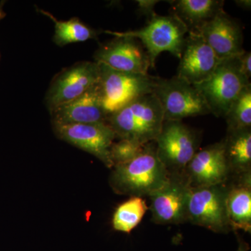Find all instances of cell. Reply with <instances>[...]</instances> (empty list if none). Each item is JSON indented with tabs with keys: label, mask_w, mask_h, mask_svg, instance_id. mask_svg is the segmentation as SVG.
Segmentation results:
<instances>
[{
	"label": "cell",
	"mask_w": 251,
	"mask_h": 251,
	"mask_svg": "<svg viewBox=\"0 0 251 251\" xmlns=\"http://www.w3.org/2000/svg\"><path fill=\"white\" fill-rule=\"evenodd\" d=\"M239 56L222 59L209 78L194 85L216 117H225L239 94L251 85L241 70Z\"/></svg>",
	"instance_id": "obj_5"
},
{
	"label": "cell",
	"mask_w": 251,
	"mask_h": 251,
	"mask_svg": "<svg viewBox=\"0 0 251 251\" xmlns=\"http://www.w3.org/2000/svg\"><path fill=\"white\" fill-rule=\"evenodd\" d=\"M179 59L176 76L193 85L209 78L221 61L196 31H188Z\"/></svg>",
	"instance_id": "obj_13"
},
{
	"label": "cell",
	"mask_w": 251,
	"mask_h": 251,
	"mask_svg": "<svg viewBox=\"0 0 251 251\" xmlns=\"http://www.w3.org/2000/svg\"><path fill=\"white\" fill-rule=\"evenodd\" d=\"M115 167L112 176L114 186L120 193L132 197L150 196L166 184L170 176L157 155L155 141L147 143L134 159Z\"/></svg>",
	"instance_id": "obj_1"
},
{
	"label": "cell",
	"mask_w": 251,
	"mask_h": 251,
	"mask_svg": "<svg viewBox=\"0 0 251 251\" xmlns=\"http://www.w3.org/2000/svg\"><path fill=\"white\" fill-rule=\"evenodd\" d=\"M174 14L194 31L224 11V1L220 0H176L170 1Z\"/></svg>",
	"instance_id": "obj_19"
},
{
	"label": "cell",
	"mask_w": 251,
	"mask_h": 251,
	"mask_svg": "<svg viewBox=\"0 0 251 251\" xmlns=\"http://www.w3.org/2000/svg\"><path fill=\"white\" fill-rule=\"evenodd\" d=\"M236 4L243 9L250 10L251 8V0H237L235 1Z\"/></svg>",
	"instance_id": "obj_26"
},
{
	"label": "cell",
	"mask_w": 251,
	"mask_h": 251,
	"mask_svg": "<svg viewBox=\"0 0 251 251\" xmlns=\"http://www.w3.org/2000/svg\"><path fill=\"white\" fill-rule=\"evenodd\" d=\"M237 183L229 185L227 211L231 229L251 232V173L239 175Z\"/></svg>",
	"instance_id": "obj_17"
},
{
	"label": "cell",
	"mask_w": 251,
	"mask_h": 251,
	"mask_svg": "<svg viewBox=\"0 0 251 251\" xmlns=\"http://www.w3.org/2000/svg\"><path fill=\"white\" fill-rule=\"evenodd\" d=\"M100 78V67L97 62H77L59 73L51 82L46 96L50 112L65 105L97 85Z\"/></svg>",
	"instance_id": "obj_9"
},
{
	"label": "cell",
	"mask_w": 251,
	"mask_h": 251,
	"mask_svg": "<svg viewBox=\"0 0 251 251\" xmlns=\"http://www.w3.org/2000/svg\"><path fill=\"white\" fill-rule=\"evenodd\" d=\"M194 31L202 36L221 60L237 57L245 51L242 29L224 11Z\"/></svg>",
	"instance_id": "obj_15"
},
{
	"label": "cell",
	"mask_w": 251,
	"mask_h": 251,
	"mask_svg": "<svg viewBox=\"0 0 251 251\" xmlns=\"http://www.w3.org/2000/svg\"><path fill=\"white\" fill-rule=\"evenodd\" d=\"M225 155L231 174L242 175L251 171V128L227 129L224 140Z\"/></svg>",
	"instance_id": "obj_18"
},
{
	"label": "cell",
	"mask_w": 251,
	"mask_h": 251,
	"mask_svg": "<svg viewBox=\"0 0 251 251\" xmlns=\"http://www.w3.org/2000/svg\"><path fill=\"white\" fill-rule=\"evenodd\" d=\"M53 126L61 139L94 155L109 168L113 166L110 149L116 135L108 123Z\"/></svg>",
	"instance_id": "obj_11"
},
{
	"label": "cell",
	"mask_w": 251,
	"mask_h": 251,
	"mask_svg": "<svg viewBox=\"0 0 251 251\" xmlns=\"http://www.w3.org/2000/svg\"><path fill=\"white\" fill-rule=\"evenodd\" d=\"M38 11L54 23L53 41L56 45L63 47L74 43L97 39L99 31L84 24L79 18H73L69 21H60L48 11L40 9Z\"/></svg>",
	"instance_id": "obj_20"
},
{
	"label": "cell",
	"mask_w": 251,
	"mask_h": 251,
	"mask_svg": "<svg viewBox=\"0 0 251 251\" xmlns=\"http://www.w3.org/2000/svg\"><path fill=\"white\" fill-rule=\"evenodd\" d=\"M50 114L53 125L107 123L108 120L100 103L98 84Z\"/></svg>",
	"instance_id": "obj_16"
},
{
	"label": "cell",
	"mask_w": 251,
	"mask_h": 251,
	"mask_svg": "<svg viewBox=\"0 0 251 251\" xmlns=\"http://www.w3.org/2000/svg\"><path fill=\"white\" fill-rule=\"evenodd\" d=\"M225 118L227 129L251 128V84L235 99Z\"/></svg>",
	"instance_id": "obj_22"
},
{
	"label": "cell",
	"mask_w": 251,
	"mask_h": 251,
	"mask_svg": "<svg viewBox=\"0 0 251 251\" xmlns=\"http://www.w3.org/2000/svg\"><path fill=\"white\" fill-rule=\"evenodd\" d=\"M188 31L187 26L173 14L168 16L156 14L148 20L145 27L137 30L123 32L106 30L104 32L115 37H132L141 41L153 68L157 57L165 51L180 59Z\"/></svg>",
	"instance_id": "obj_3"
},
{
	"label": "cell",
	"mask_w": 251,
	"mask_h": 251,
	"mask_svg": "<svg viewBox=\"0 0 251 251\" xmlns=\"http://www.w3.org/2000/svg\"><path fill=\"white\" fill-rule=\"evenodd\" d=\"M99 64V97L108 117L135 99L153 93L159 77L149 74L119 72L104 64Z\"/></svg>",
	"instance_id": "obj_4"
},
{
	"label": "cell",
	"mask_w": 251,
	"mask_h": 251,
	"mask_svg": "<svg viewBox=\"0 0 251 251\" xmlns=\"http://www.w3.org/2000/svg\"><path fill=\"white\" fill-rule=\"evenodd\" d=\"M191 186L184 175L170 174L166 184L150 195L153 222L179 224L187 221V204Z\"/></svg>",
	"instance_id": "obj_10"
},
{
	"label": "cell",
	"mask_w": 251,
	"mask_h": 251,
	"mask_svg": "<svg viewBox=\"0 0 251 251\" xmlns=\"http://www.w3.org/2000/svg\"><path fill=\"white\" fill-rule=\"evenodd\" d=\"M137 11L142 16H146L148 20L156 15L154 9L156 5L160 2L158 0H137Z\"/></svg>",
	"instance_id": "obj_24"
},
{
	"label": "cell",
	"mask_w": 251,
	"mask_h": 251,
	"mask_svg": "<svg viewBox=\"0 0 251 251\" xmlns=\"http://www.w3.org/2000/svg\"><path fill=\"white\" fill-rule=\"evenodd\" d=\"M6 1H0V22L6 16V13L4 11V6ZM1 57V56H0Z\"/></svg>",
	"instance_id": "obj_28"
},
{
	"label": "cell",
	"mask_w": 251,
	"mask_h": 251,
	"mask_svg": "<svg viewBox=\"0 0 251 251\" xmlns=\"http://www.w3.org/2000/svg\"><path fill=\"white\" fill-rule=\"evenodd\" d=\"M149 207L145 200L133 196L122 203L114 213L112 226L115 230L130 233L141 222Z\"/></svg>",
	"instance_id": "obj_21"
},
{
	"label": "cell",
	"mask_w": 251,
	"mask_h": 251,
	"mask_svg": "<svg viewBox=\"0 0 251 251\" xmlns=\"http://www.w3.org/2000/svg\"><path fill=\"white\" fill-rule=\"evenodd\" d=\"M145 145L130 139H121L118 143H112L110 149L112 164L117 166L132 161L143 151Z\"/></svg>",
	"instance_id": "obj_23"
},
{
	"label": "cell",
	"mask_w": 251,
	"mask_h": 251,
	"mask_svg": "<svg viewBox=\"0 0 251 251\" xmlns=\"http://www.w3.org/2000/svg\"><path fill=\"white\" fill-rule=\"evenodd\" d=\"M95 62L119 72L148 74L151 67L146 50L138 39L115 37L102 44L94 53Z\"/></svg>",
	"instance_id": "obj_12"
},
{
	"label": "cell",
	"mask_w": 251,
	"mask_h": 251,
	"mask_svg": "<svg viewBox=\"0 0 251 251\" xmlns=\"http://www.w3.org/2000/svg\"><path fill=\"white\" fill-rule=\"evenodd\" d=\"M241 70L243 74L250 80L251 77V52L244 51L239 56Z\"/></svg>",
	"instance_id": "obj_25"
},
{
	"label": "cell",
	"mask_w": 251,
	"mask_h": 251,
	"mask_svg": "<svg viewBox=\"0 0 251 251\" xmlns=\"http://www.w3.org/2000/svg\"><path fill=\"white\" fill-rule=\"evenodd\" d=\"M153 93L161 104L164 121H181L186 117L211 114L194 85L176 75L171 79L158 77Z\"/></svg>",
	"instance_id": "obj_7"
},
{
	"label": "cell",
	"mask_w": 251,
	"mask_h": 251,
	"mask_svg": "<svg viewBox=\"0 0 251 251\" xmlns=\"http://www.w3.org/2000/svg\"><path fill=\"white\" fill-rule=\"evenodd\" d=\"M229 185L191 187L187 204V221L216 232L231 230L227 211Z\"/></svg>",
	"instance_id": "obj_6"
},
{
	"label": "cell",
	"mask_w": 251,
	"mask_h": 251,
	"mask_svg": "<svg viewBox=\"0 0 251 251\" xmlns=\"http://www.w3.org/2000/svg\"><path fill=\"white\" fill-rule=\"evenodd\" d=\"M184 175L191 187L227 183L231 172L225 155L224 142L197 151L186 166Z\"/></svg>",
	"instance_id": "obj_14"
},
{
	"label": "cell",
	"mask_w": 251,
	"mask_h": 251,
	"mask_svg": "<svg viewBox=\"0 0 251 251\" xmlns=\"http://www.w3.org/2000/svg\"><path fill=\"white\" fill-rule=\"evenodd\" d=\"M158 158L170 174L184 175L197 152L198 133L181 121H164L154 140Z\"/></svg>",
	"instance_id": "obj_8"
},
{
	"label": "cell",
	"mask_w": 251,
	"mask_h": 251,
	"mask_svg": "<svg viewBox=\"0 0 251 251\" xmlns=\"http://www.w3.org/2000/svg\"><path fill=\"white\" fill-rule=\"evenodd\" d=\"M249 246L247 243L243 240L239 241V247L237 251H249Z\"/></svg>",
	"instance_id": "obj_27"
},
{
	"label": "cell",
	"mask_w": 251,
	"mask_h": 251,
	"mask_svg": "<svg viewBox=\"0 0 251 251\" xmlns=\"http://www.w3.org/2000/svg\"><path fill=\"white\" fill-rule=\"evenodd\" d=\"M163 122V109L153 93L135 99L107 120L116 137L135 140L143 145L156 140Z\"/></svg>",
	"instance_id": "obj_2"
}]
</instances>
